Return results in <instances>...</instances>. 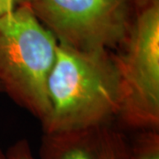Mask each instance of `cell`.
<instances>
[{
	"label": "cell",
	"mask_w": 159,
	"mask_h": 159,
	"mask_svg": "<svg viewBox=\"0 0 159 159\" xmlns=\"http://www.w3.org/2000/svg\"><path fill=\"white\" fill-rule=\"evenodd\" d=\"M47 94L50 113L43 133L115 122L120 106L111 51H83L57 43Z\"/></svg>",
	"instance_id": "6da1fadb"
},
{
	"label": "cell",
	"mask_w": 159,
	"mask_h": 159,
	"mask_svg": "<svg viewBox=\"0 0 159 159\" xmlns=\"http://www.w3.org/2000/svg\"><path fill=\"white\" fill-rule=\"evenodd\" d=\"M57 41L30 5L0 16V85L20 107L43 125L50 113L48 78Z\"/></svg>",
	"instance_id": "7a4b0ae2"
},
{
	"label": "cell",
	"mask_w": 159,
	"mask_h": 159,
	"mask_svg": "<svg viewBox=\"0 0 159 159\" xmlns=\"http://www.w3.org/2000/svg\"><path fill=\"white\" fill-rule=\"evenodd\" d=\"M119 77L122 129H159V0L135 6L124 41L111 51Z\"/></svg>",
	"instance_id": "3957f363"
},
{
	"label": "cell",
	"mask_w": 159,
	"mask_h": 159,
	"mask_svg": "<svg viewBox=\"0 0 159 159\" xmlns=\"http://www.w3.org/2000/svg\"><path fill=\"white\" fill-rule=\"evenodd\" d=\"M39 21L57 43L83 51H113L134 20L132 0H34Z\"/></svg>",
	"instance_id": "277c9868"
},
{
	"label": "cell",
	"mask_w": 159,
	"mask_h": 159,
	"mask_svg": "<svg viewBox=\"0 0 159 159\" xmlns=\"http://www.w3.org/2000/svg\"><path fill=\"white\" fill-rule=\"evenodd\" d=\"M37 159H129V139L114 122L43 133Z\"/></svg>",
	"instance_id": "5b68a950"
},
{
	"label": "cell",
	"mask_w": 159,
	"mask_h": 159,
	"mask_svg": "<svg viewBox=\"0 0 159 159\" xmlns=\"http://www.w3.org/2000/svg\"><path fill=\"white\" fill-rule=\"evenodd\" d=\"M129 159H159V129L135 132L129 140Z\"/></svg>",
	"instance_id": "8992f818"
},
{
	"label": "cell",
	"mask_w": 159,
	"mask_h": 159,
	"mask_svg": "<svg viewBox=\"0 0 159 159\" xmlns=\"http://www.w3.org/2000/svg\"><path fill=\"white\" fill-rule=\"evenodd\" d=\"M6 159H37L27 139H20L11 145L6 152Z\"/></svg>",
	"instance_id": "52a82bcc"
},
{
	"label": "cell",
	"mask_w": 159,
	"mask_h": 159,
	"mask_svg": "<svg viewBox=\"0 0 159 159\" xmlns=\"http://www.w3.org/2000/svg\"><path fill=\"white\" fill-rule=\"evenodd\" d=\"M34 0H0V16L14 11L24 5H31Z\"/></svg>",
	"instance_id": "ba28073f"
},
{
	"label": "cell",
	"mask_w": 159,
	"mask_h": 159,
	"mask_svg": "<svg viewBox=\"0 0 159 159\" xmlns=\"http://www.w3.org/2000/svg\"><path fill=\"white\" fill-rule=\"evenodd\" d=\"M133 1V3L134 4V6H140V5H142V4H144L145 2H147L148 0H132Z\"/></svg>",
	"instance_id": "9c48e42d"
},
{
	"label": "cell",
	"mask_w": 159,
	"mask_h": 159,
	"mask_svg": "<svg viewBox=\"0 0 159 159\" xmlns=\"http://www.w3.org/2000/svg\"><path fill=\"white\" fill-rule=\"evenodd\" d=\"M0 159H6V153L0 148Z\"/></svg>",
	"instance_id": "30bf717a"
},
{
	"label": "cell",
	"mask_w": 159,
	"mask_h": 159,
	"mask_svg": "<svg viewBox=\"0 0 159 159\" xmlns=\"http://www.w3.org/2000/svg\"><path fill=\"white\" fill-rule=\"evenodd\" d=\"M0 92H3V90H2V87H1V85H0Z\"/></svg>",
	"instance_id": "8fae6325"
}]
</instances>
